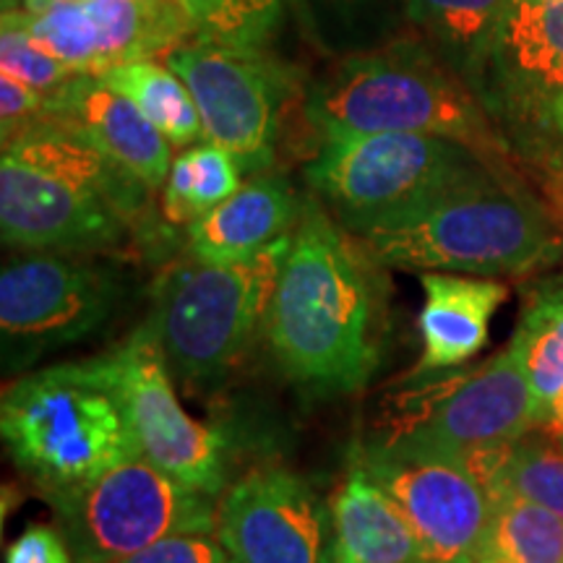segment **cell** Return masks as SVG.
<instances>
[{
    "mask_svg": "<svg viewBox=\"0 0 563 563\" xmlns=\"http://www.w3.org/2000/svg\"><path fill=\"white\" fill-rule=\"evenodd\" d=\"M382 266L352 232L308 199L264 321L287 382L332 397L365 386L382 355Z\"/></svg>",
    "mask_w": 563,
    "mask_h": 563,
    "instance_id": "6da1fadb",
    "label": "cell"
},
{
    "mask_svg": "<svg viewBox=\"0 0 563 563\" xmlns=\"http://www.w3.org/2000/svg\"><path fill=\"white\" fill-rule=\"evenodd\" d=\"M150 188L58 118L5 141L0 235L11 251L95 253L123 243Z\"/></svg>",
    "mask_w": 563,
    "mask_h": 563,
    "instance_id": "7a4b0ae2",
    "label": "cell"
},
{
    "mask_svg": "<svg viewBox=\"0 0 563 563\" xmlns=\"http://www.w3.org/2000/svg\"><path fill=\"white\" fill-rule=\"evenodd\" d=\"M306 118L319 136L428 133L464 144L496 170H522L473 87L418 40L342 55L308 91Z\"/></svg>",
    "mask_w": 563,
    "mask_h": 563,
    "instance_id": "3957f363",
    "label": "cell"
},
{
    "mask_svg": "<svg viewBox=\"0 0 563 563\" xmlns=\"http://www.w3.org/2000/svg\"><path fill=\"white\" fill-rule=\"evenodd\" d=\"M382 266L454 274H538L563 258L553 209L522 173L483 170L405 220L355 235Z\"/></svg>",
    "mask_w": 563,
    "mask_h": 563,
    "instance_id": "277c9868",
    "label": "cell"
},
{
    "mask_svg": "<svg viewBox=\"0 0 563 563\" xmlns=\"http://www.w3.org/2000/svg\"><path fill=\"white\" fill-rule=\"evenodd\" d=\"M0 433L19 473L53 506L141 454L97 365L63 363L5 386Z\"/></svg>",
    "mask_w": 563,
    "mask_h": 563,
    "instance_id": "5b68a950",
    "label": "cell"
},
{
    "mask_svg": "<svg viewBox=\"0 0 563 563\" xmlns=\"http://www.w3.org/2000/svg\"><path fill=\"white\" fill-rule=\"evenodd\" d=\"M287 251L290 232L245 262L220 266L188 256L157 279L146 321L188 389L220 384L264 332Z\"/></svg>",
    "mask_w": 563,
    "mask_h": 563,
    "instance_id": "8992f818",
    "label": "cell"
},
{
    "mask_svg": "<svg viewBox=\"0 0 563 563\" xmlns=\"http://www.w3.org/2000/svg\"><path fill=\"white\" fill-rule=\"evenodd\" d=\"M488 167L452 139L399 131L342 133L321 136L306 180L344 230L363 235L405 220Z\"/></svg>",
    "mask_w": 563,
    "mask_h": 563,
    "instance_id": "52a82bcc",
    "label": "cell"
},
{
    "mask_svg": "<svg viewBox=\"0 0 563 563\" xmlns=\"http://www.w3.org/2000/svg\"><path fill=\"white\" fill-rule=\"evenodd\" d=\"M470 87L522 170L563 178V0H511Z\"/></svg>",
    "mask_w": 563,
    "mask_h": 563,
    "instance_id": "ba28073f",
    "label": "cell"
},
{
    "mask_svg": "<svg viewBox=\"0 0 563 563\" xmlns=\"http://www.w3.org/2000/svg\"><path fill=\"white\" fill-rule=\"evenodd\" d=\"M55 514L76 563H112L173 534L217 532L220 506L136 454L55 504Z\"/></svg>",
    "mask_w": 563,
    "mask_h": 563,
    "instance_id": "9c48e42d",
    "label": "cell"
},
{
    "mask_svg": "<svg viewBox=\"0 0 563 563\" xmlns=\"http://www.w3.org/2000/svg\"><path fill=\"white\" fill-rule=\"evenodd\" d=\"M357 460L410 522L420 563H475L488 540L493 506L462 454L410 433L365 443Z\"/></svg>",
    "mask_w": 563,
    "mask_h": 563,
    "instance_id": "30bf717a",
    "label": "cell"
},
{
    "mask_svg": "<svg viewBox=\"0 0 563 563\" xmlns=\"http://www.w3.org/2000/svg\"><path fill=\"white\" fill-rule=\"evenodd\" d=\"M91 363L123 405L141 456L188 488L214 498L224 493L228 441L180 405L173 371L150 321L133 329L118 347L91 357Z\"/></svg>",
    "mask_w": 563,
    "mask_h": 563,
    "instance_id": "8fae6325",
    "label": "cell"
},
{
    "mask_svg": "<svg viewBox=\"0 0 563 563\" xmlns=\"http://www.w3.org/2000/svg\"><path fill=\"white\" fill-rule=\"evenodd\" d=\"M115 274L74 253L32 251L0 272L3 371L32 368L42 357L97 334L115 311Z\"/></svg>",
    "mask_w": 563,
    "mask_h": 563,
    "instance_id": "7c38bea8",
    "label": "cell"
},
{
    "mask_svg": "<svg viewBox=\"0 0 563 563\" xmlns=\"http://www.w3.org/2000/svg\"><path fill=\"white\" fill-rule=\"evenodd\" d=\"M167 66L191 91L203 139L241 162L243 173H262L272 159L277 112L285 97L282 70L262 47H238L196 37L167 53Z\"/></svg>",
    "mask_w": 563,
    "mask_h": 563,
    "instance_id": "4fadbf2b",
    "label": "cell"
},
{
    "mask_svg": "<svg viewBox=\"0 0 563 563\" xmlns=\"http://www.w3.org/2000/svg\"><path fill=\"white\" fill-rule=\"evenodd\" d=\"M405 410L407 422L397 433L418 435L454 454L519 441L543 422V407L511 344L477 368L428 376V384L405 399Z\"/></svg>",
    "mask_w": 563,
    "mask_h": 563,
    "instance_id": "5bb4252c",
    "label": "cell"
},
{
    "mask_svg": "<svg viewBox=\"0 0 563 563\" xmlns=\"http://www.w3.org/2000/svg\"><path fill=\"white\" fill-rule=\"evenodd\" d=\"M217 538L230 563H332V509L302 475L262 467L222 493Z\"/></svg>",
    "mask_w": 563,
    "mask_h": 563,
    "instance_id": "9a60e30c",
    "label": "cell"
},
{
    "mask_svg": "<svg viewBox=\"0 0 563 563\" xmlns=\"http://www.w3.org/2000/svg\"><path fill=\"white\" fill-rule=\"evenodd\" d=\"M3 19L26 30L63 66L87 76L152 58L194 34L139 0H3Z\"/></svg>",
    "mask_w": 563,
    "mask_h": 563,
    "instance_id": "2e32d148",
    "label": "cell"
},
{
    "mask_svg": "<svg viewBox=\"0 0 563 563\" xmlns=\"http://www.w3.org/2000/svg\"><path fill=\"white\" fill-rule=\"evenodd\" d=\"M53 100V118L79 131L112 165L144 183L150 191L170 175V141L121 91L100 76H76Z\"/></svg>",
    "mask_w": 563,
    "mask_h": 563,
    "instance_id": "e0dca14e",
    "label": "cell"
},
{
    "mask_svg": "<svg viewBox=\"0 0 563 563\" xmlns=\"http://www.w3.org/2000/svg\"><path fill=\"white\" fill-rule=\"evenodd\" d=\"M420 357L415 376L462 368L488 342L490 319L509 300V287L490 277L420 272Z\"/></svg>",
    "mask_w": 563,
    "mask_h": 563,
    "instance_id": "ac0fdd59",
    "label": "cell"
},
{
    "mask_svg": "<svg viewBox=\"0 0 563 563\" xmlns=\"http://www.w3.org/2000/svg\"><path fill=\"white\" fill-rule=\"evenodd\" d=\"M300 201L287 180L253 175L228 201L188 224L186 251L203 264H238L285 238L298 222Z\"/></svg>",
    "mask_w": 563,
    "mask_h": 563,
    "instance_id": "d6986e66",
    "label": "cell"
},
{
    "mask_svg": "<svg viewBox=\"0 0 563 563\" xmlns=\"http://www.w3.org/2000/svg\"><path fill=\"white\" fill-rule=\"evenodd\" d=\"M332 563H420V545L397 501L352 454L332 498Z\"/></svg>",
    "mask_w": 563,
    "mask_h": 563,
    "instance_id": "ffe728a7",
    "label": "cell"
},
{
    "mask_svg": "<svg viewBox=\"0 0 563 563\" xmlns=\"http://www.w3.org/2000/svg\"><path fill=\"white\" fill-rule=\"evenodd\" d=\"M511 0H410V24L470 84Z\"/></svg>",
    "mask_w": 563,
    "mask_h": 563,
    "instance_id": "44dd1931",
    "label": "cell"
},
{
    "mask_svg": "<svg viewBox=\"0 0 563 563\" xmlns=\"http://www.w3.org/2000/svg\"><path fill=\"white\" fill-rule=\"evenodd\" d=\"M509 344L517 350L545 412L553 394L563 389V272L545 274L527 285L522 313Z\"/></svg>",
    "mask_w": 563,
    "mask_h": 563,
    "instance_id": "7402d4cb",
    "label": "cell"
},
{
    "mask_svg": "<svg viewBox=\"0 0 563 563\" xmlns=\"http://www.w3.org/2000/svg\"><path fill=\"white\" fill-rule=\"evenodd\" d=\"M100 79L136 104L173 146H194L203 139L201 115L186 84L170 66L139 58L112 66Z\"/></svg>",
    "mask_w": 563,
    "mask_h": 563,
    "instance_id": "603a6c76",
    "label": "cell"
},
{
    "mask_svg": "<svg viewBox=\"0 0 563 563\" xmlns=\"http://www.w3.org/2000/svg\"><path fill=\"white\" fill-rule=\"evenodd\" d=\"M308 30L323 51L352 55L402 37L410 0H298Z\"/></svg>",
    "mask_w": 563,
    "mask_h": 563,
    "instance_id": "cb8c5ba5",
    "label": "cell"
},
{
    "mask_svg": "<svg viewBox=\"0 0 563 563\" xmlns=\"http://www.w3.org/2000/svg\"><path fill=\"white\" fill-rule=\"evenodd\" d=\"M241 162L222 146L201 144L186 146L173 159L170 175L162 186V214L170 224H191L228 201L241 188Z\"/></svg>",
    "mask_w": 563,
    "mask_h": 563,
    "instance_id": "d4e9b609",
    "label": "cell"
},
{
    "mask_svg": "<svg viewBox=\"0 0 563 563\" xmlns=\"http://www.w3.org/2000/svg\"><path fill=\"white\" fill-rule=\"evenodd\" d=\"M485 548L509 563H563V519L545 506L504 490L493 498Z\"/></svg>",
    "mask_w": 563,
    "mask_h": 563,
    "instance_id": "484cf974",
    "label": "cell"
},
{
    "mask_svg": "<svg viewBox=\"0 0 563 563\" xmlns=\"http://www.w3.org/2000/svg\"><path fill=\"white\" fill-rule=\"evenodd\" d=\"M194 37L238 47H262L290 0H183Z\"/></svg>",
    "mask_w": 563,
    "mask_h": 563,
    "instance_id": "4316f807",
    "label": "cell"
},
{
    "mask_svg": "<svg viewBox=\"0 0 563 563\" xmlns=\"http://www.w3.org/2000/svg\"><path fill=\"white\" fill-rule=\"evenodd\" d=\"M504 490L534 501L563 519V449L540 428L514 441ZM501 490V493H504ZM498 493V496H501Z\"/></svg>",
    "mask_w": 563,
    "mask_h": 563,
    "instance_id": "83f0119b",
    "label": "cell"
},
{
    "mask_svg": "<svg viewBox=\"0 0 563 563\" xmlns=\"http://www.w3.org/2000/svg\"><path fill=\"white\" fill-rule=\"evenodd\" d=\"M0 74H9L47 97L58 95L76 76H81L42 51L26 30H21L11 19H3L0 24Z\"/></svg>",
    "mask_w": 563,
    "mask_h": 563,
    "instance_id": "f1b7e54d",
    "label": "cell"
},
{
    "mask_svg": "<svg viewBox=\"0 0 563 563\" xmlns=\"http://www.w3.org/2000/svg\"><path fill=\"white\" fill-rule=\"evenodd\" d=\"M51 97L26 87V84H21L9 74H0V131H3V144L34 129V125L51 121Z\"/></svg>",
    "mask_w": 563,
    "mask_h": 563,
    "instance_id": "f546056e",
    "label": "cell"
},
{
    "mask_svg": "<svg viewBox=\"0 0 563 563\" xmlns=\"http://www.w3.org/2000/svg\"><path fill=\"white\" fill-rule=\"evenodd\" d=\"M112 563H230L217 532L173 534Z\"/></svg>",
    "mask_w": 563,
    "mask_h": 563,
    "instance_id": "4dcf8cb0",
    "label": "cell"
},
{
    "mask_svg": "<svg viewBox=\"0 0 563 563\" xmlns=\"http://www.w3.org/2000/svg\"><path fill=\"white\" fill-rule=\"evenodd\" d=\"M5 563H76L58 527L30 525L5 548Z\"/></svg>",
    "mask_w": 563,
    "mask_h": 563,
    "instance_id": "1f68e13d",
    "label": "cell"
},
{
    "mask_svg": "<svg viewBox=\"0 0 563 563\" xmlns=\"http://www.w3.org/2000/svg\"><path fill=\"white\" fill-rule=\"evenodd\" d=\"M540 431L553 435V439H563V389L555 391L551 402L545 405L543 422H540Z\"/></svg>",
    "mask_w": 563,
    "mask_h": 563,
    "instance_id": "d6a6232c",
    "label": "cell"
},
{
    "mask_svg": "<svg viewBox=\"0 0 563 563\" xmlns=\"http://www.w3.org/2000/svg\"><path fill=\"white\" fill-rule=\"evenodd\" d=\"M139 3H144L146 9H152V11L162 13V16H167V19H173V21H178V24L188 26V30L194 32L191 16H188L186 3H183V0H139Z\"/></svg>",
    "mask_w": 563,
    "mask_h": 563,
    "instance_id": "836d02e7",
    "label": "cell"
},
{
    "mask_svg": "<svg viewBox=\"0 0 563 563\" xmlns=\"http://www.w3.org/2000/svg\"><path fill=\"white\" fill-rule=\"evenodd\" d=\"M545 194H548V201H551V209H553L555 220H559L561 232H563V183H555V186H548Z\"/></svg>",
    "mask_w": 563,
    "mask_h": 563,
    "instance_id": "e575fe53",
    "label": "cell"
},
{
    "mask_svg": "<svg viewBox=\"0 0 563 563\" xmlns=\"http://www.w3.org/2000/svg\"><path fill=\"white\" fill-rule=\"evenodd\" d=\"M475 563H509V561L501 559V555H498V553L488 551V548H483V553L477 555V561H475Z\"/></svg>",
    "mask_w": 563,
    "mask_h": 563,
    "instance_id": "d590c367",
    "label": "cell"
},
{
    "mask_svg": "<svg viewBox=\"0 0 563 563\" xmlns=\"http://www.w3.org/2000/svg\"><path fill=\"white\" fill-rule=\"evenodd\" d=\"M555 183H563V178H559V180H555ZM555 183H551V186H555ZM548 188V186H545Z\"/></svg>",
    "mask_w": 563,
    "mask_h": 563,
    "instance_id": "8d00e7d4",
    "label": "cell"
},
{
    "mask_svg": "<svg viewBox=\"0 0 563 563\" xmlns=\"http://www.w3.org/2000/svg\"><path fill=\"white\" fill-rule=\"evenodd\" d=\"M559 443H561V449H563V439H559Z\"/></svg>",
    "mask_w": 563,
    "mask_h": 563,
    "instance_id": "74e56055",
    "label": "cell"
}]
</instances>
